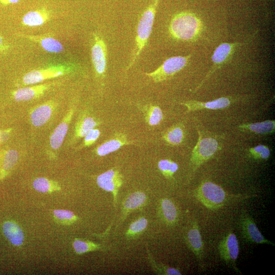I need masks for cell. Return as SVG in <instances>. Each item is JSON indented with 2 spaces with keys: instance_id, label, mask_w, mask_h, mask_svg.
I'll return each instance as SVG.
<instances>
[{
  "instance_id": "31",
  "label": "cell",
  "mask_w": 275,
  "mask_h": 275,
  "mask_svg": "<svg viewBox=\"0 0 275 275\" xmlns=\"http://www.w3.org/2000/svg\"><path fill=\"white\" fill-rule=\"evenodd\" d=\"M73 246L75 252L78 254H82L98 248L97 245L80 240H75Z\"/></svg>"
},
{
  "instance_id": "34",
  "label": "cell",
  "mask_w": 275,
  "mask_h": 275,
  "mask_svg": "<svg viewBox=\"0 0 275 275\" xmlns=\"http://www.w3.org/2000/svg\"><path fill=\"white\" fill-rule=\"evenodd\" d=\"M99 129L93 128L84 137V146H89L94 144L100 136Z\"/></svg>"
},
{
  "instance_id": "14",
  "label": "cell",
  "mask_w": 275,
  "mask_h": 275,
  "mask_svg": "<svg viewBox=\"0 0 275 275\" xmlns=\"http://www.w3.org/2000/svg\"><path fill=\"white\" fill-rule=\"evenodd\" d=\"M22 37L38 44L45 51L51 53H60L64 50L62 43L49 35H32L21 34Z\"/></svg>"
},
{
  "instance_id": "27",
  "label": "cell",
  "mask_w": 275,
  "mask_h": 275,
  "mask_svg": "<svg viewBox=\"0 0 275 275\" xmlns=\"http://www.w3.org/2000/svg\"><path fill=\"white\" fill-rule=\"evenodd\" d=\"M158 168L167 178H171L178 169L177 163L170 159H162L158 163Z\"/></svg>"
},
{
  "instance_id": "29",
  "label": "cell",
  "mask_w": 275,
  "mask_h": 275,
  "mask_svg": "<svg viewBox=\"0 0 275 275\" xmlns=\"http://www.w3.org/2000/svg\"><path fill=\"white\" fill-rule=\"evenodd\" d=\"M148 225L147 219L144 217H140L132 222L129 226L126 233L128 237H133L144 231Z\"/></svg>"
},
{
  "instance_id": "2",
  "label": "cell",
  "mask_w": 275,
  "mask_h": 275,
  "mask_svg": "<svg viewBox=\"0 0 275 275\" xmlns=\"http://www.w3.org/2000/svg\"><path fill=\"white\" fill-rule=\"evenodd\" d=\"M203 30L204 25L201 18L196 14L188 11L176 14L169 26L171 37L182 41H196Z\"/></svg>"
},
{
  "instance_id": "3",
  "label": "cell",
  "mask_w": 275,
  "mask_h": 275,
  "mask_svg": "<svg viewBox=\"0 0 275 275\" xmlns=\"http://www.w3.org/2000/svg\"><path fill=\"white\" fill-rule=\"evenodd\" d=\"M159 2V0H153L152 3L146 8L140 18L136 29L135 47L127 67V70L133 65L148 42L152 32Z\"/></svg>"
},
{
  "instance_id": "33",
  "label": "cell",
  "mask_w": 275,
  "mask_h": 275,
  "mask_svg": "<svg viewBox=\"0 0 275 275\" xmlns=\"http://www.w3.org/2000/svg\"><path fill=\"white\" fill-rule=\"evenodd\" d=\"M154 264V268L159 274L166 275H181V272L176 268L163 264Z\"/></svg>"
},
{
  "instance_id": "23",
  "label": "cell",
  "mask_w": 275,
  "mask_h": 275,
  "mask_svg": "<svg viewBox=\"0 0 275 275\" xmlns=\"http://www.w3.org/2000/svg\"><path fill=\"white\" fill-rule=\"evenodd\" d=\"M160 211L164 222L169 225L174 224L178 218V212L174 203L167 198L160 201Z\"/></svg>"
},
{
  "instance_id": "7",
  "label": "cell",
  "mask_w": 275,
  "mask_h": 275,
  "mask_svg": "<svg viewBox=\"0 0 275 275\" xmlns=\"http://www.w3.org/2000/svg\"><path fill=\"white\" fill-rule=\"evenodd\" d=\"M73 66L71 64H60L33 70L23 76L22 82L26 85L36 84L46 79L62 76L71 72Z\"/></svg>"
},
{
  "instance_id": "37",
  "label": "cell",
  "mask_w": 275,
  "mask_h": 275,
  "mask_svg": "<svg viewBox=\"0 0 275 275\" xmlns=\"http://www.w3.org/2000/svg\"><path fill=\"white\" fill-rule=\"evenodd\" d=\"M9 137L8 134L4 131H0V142H4L7 140Z\"/></svg>"
},
{
  "instance_id": "12",
  "label": "cell",
  "mask_w": 275,
  "mask_h": 275,
  "mask_svg": "<svg viewBox=\"0 0 275 275\" xmlns=\"http://www.w3.org/2000/svg\"><path fill=\"white\" fill-rule=\"evenodd\" d=\"M185 240L188 248L201 264L204 256V243L202 240L199 226L196 221L190 226L185 235Z\"/></svg>"
},
{
  "instance_id": "20",
  "label": "cell",
  "mask_w": 275,
  "mask_h": 275,
  "mask_svg": "<svg viewBox=\"0 0 275 275\" xmlns=\"http://www.w3.org/2000/svg\"><path fill=\"white\" fill-rule=\"evenodd\" d=\"M52 106L46 103L36 107L31 113L30 118L32 124L39 127L45 124L51 117Z\"/></svg>"
},
{
  "instance_id": "10",
  "label": "cell",
  "mask_w": 275,
  "mask_h": 275,
  "mask_svg": "<svg viewBox=\"0 0 275 275\" xmlns=\"http://www.w3.org/2000/svg\"><path fill=\"white\" fill-rule=\"evenodd\" d=\"M107 51V46L103 39L94 34L91 47V59L95 72L99 76H103L106 71Z\"/></svg>"
},
{
  "instance_id": "21",
  "label": "cell",
  "mask_w": 275,
  "mask_h": 275,
  "mask_svg": "<svg viewBox=\"0 0 275 275\" xmlns=\"http://www.w3.org/2000/svg\"><path fill=\"white\" fill-rule=\"evenodd\" d=\"M184 138V127L181 123H178L170 127L162 135L163 140L171 146L180 145Z\"/></svg>"
},
{
  "instance_id": "17",
  "label": "cell",
  "mask_w": 275,
  "mask_h": 275,
  "mask_svg": "<svg viewBox=\"0 0 275 275\" xmlns=\"http://www.w3.org/2000/svg\"><path fill=\"white\" fill-rule=\"evenodd\" d=\"M50 12L45 8L31 11L25 13L22 18V24L24 26L34 27L41 26L51 18Z\"/></svg>"
},
{
  "instance_id": "4",
  "label": "cell",
  "mask_w": 275,
  "mask_h": 275,
  "mask_svg": "<svg viewBox=\"0 0 275 275\" xmlns=\"http://www.w3.org/2000/svg\"><path fill=\"white\" fill-rule=\"evenodd\" d=\"M198 139L190 159V175L195 173L204 163L213 157L220 149L215 136L207 132L198 130Z\"/></svg>"
},
{
  "instance_id": "11",
  "label": "cell",
  "mask_w": 275,
  "mask_h": 275,
  "mask_svg": "<svg viewBox=\"0 0 275 275\" xmlns=\"http://www.w3.org/2000/svg\"><path fill=\"white\" fill-rule=\"evenodd\" d=\"M241 97H222L215 100L202 102L195 100H187L181 103V104L185 106L189 112L208 109H219L227 108L231 104L241 100Z\"/></svg>"
},
{
  "instance_id": "36",
  "label": "cell",
  "mask_w": 275,
  "mask_h": 275,
  "mask_svg": "<svg viewBox=\"0 0 275 275\" xmlns=\"http://www.w3.org/2000/svg\"><path fill=\"white\" fill-rule=\"evenodd\" d=\"M20 0H0V3L4 5L14 4L17 3Z\"/></svg>"
},
{
  "instance_id": "32",
  "label": "cell",
  "mask_w": 275,
  "mask_h": 275,
  "mask_svg": "<svg viewBox=\"0 0 275 275\" xmlns=\"http://www.w3.org/2000/svg\"><path fill=\"white\" fill-rule=\"evenodd\" d=\"M33 185L36 190L41 193H46L50 188V181L47 179L43 177L35 179Z\"/></svg>"
},
{
  "instance_id": "6",
  "label": "cell",
  "mask_w": 275,
  "mask_h": 275,
  "mask_svg": "<svg viewBox=\"0 0 275 275\" xmlns=\"http://www.w3.org/2000/svg\"><path fill=\"white\" fill-rule=\"evenodd\" d=\"M191 57L192 54L190 53L186 56L171 57L156 70L150 73H146V75L155 82L170 79L187 66Z\"/></svg>"
},
{
  "instance_id": "28",
  "label": "cell",
  "mask_w": 275,
  "mask_h": 275,
  "mask_svg": "<svg viewBox=\"0 0 275 275\" xmlns=\"http://www.w3.org/2000/svg\"><path fill=\"white\" fill-rule=\"evenodd\" d=\"M249 155L256 160H266L270 155L269 148L264 145H259L248 149Z\"/></svg>"
},
{
  "instance_id": "30",
  "label": "cell",
  "mask_w": 275,
  "mask_h": 275,
  "mask_svg": "<svg viewBox=\"0 0 275 275\" xmlns=\"http://www.w3.org/2000/svg\"><path fill=\"white\" fill-rule=\"evenodd\" d=\"M18 153L14 150H9L5 156L3 168L6 170L11 169L17 162L18 159Z\"/></svg>"
},
{
  "instance_id": "22",
  "label": "cell",
  "mask_w": 275,
  "mask_h": 275,
  "mask_svg": "<svg viewBox=\"0 0 275 275\" xmlns=\"http://www.w3.org/2000/svg\"><path fill=\"white\" fill-rule=\"evenodd\" d=\"M3 233L10 242L15 245L22 244L24 235L21 228L16 224L11 222H5L3 226Z\"/></svg>"
},
{
  "instance_id": "38",
  "label": "cell",
  "mask_w": 275,
  "mask_h": 275,
  "mask_svg": "<svg viewBox=\"0 0 275 275\" xmlns=\"http://www.w3.org/2000/svg\"><path fill=\"white\" fill-rule=\"evenodd\" d=\"M3 40L1 36H0V47L3 45Z\"/></svg>"
},
{
  "instance_id": "1",
  "label": "cell",
  "mask_w": 275,
  "mask_h": 275,
  "mask_svg": "<svg viewBox=\"0 0 275 275\" xmlns=\"http://www.w3.org/2000/svg\"><path fill=\"white\" fill-rule=\"evenodd\" d=\"M194 194L195 197L204 206L212 210L252 197V195L229 194L221 186L209 181L202 182Z\"/></svg>"
},
{
  "instance_id": "9",
  "label": "cell",
  "mask_w": 275,
  "mask_h": 275,
  "mask_svg": "<svg viewBox=\"0 0 275 275\" xmlns=\"http://www.w3.org/2000/svg\"><path fill=\"white\" fill-rule=\"evenodd\" d=\"M239 224L242 236L247 242L274 245V243L264 237L253 217L248 213L243 212L241 214Z\"/></svg>"
},
{
  "instance_id": "26",
  "label": "cell",
  "mask_w": 275,
  "mask_h": 275,
  "mask_svg": "<svg viewBox=\"0 0 275 275\" xmlns=\"http://www.w3.org/2000/svg\"><path fill=\"white\" fill-rule=\"evenodd\" d=\"M97 124L95 119L91 117H87L81 119L77 124L75 135L77 137H84L91 129Z\"/></svg>"
},
{
  "instance_id": "25",
  "label": "cell",
  "mask_w": 275,
  "mask_h": 275,
  "mask_svg": "<svg viewBox=\"0 0 275 275\" xmlns=\"http://www.w3.org/2000/svg\"><path fill=\"white\" fill-rule=\"evenodd\" d=\"M163 119V113L157 105H150L147 107L145 112V120L148 125H158Z\"/></svg>"
},
{
  "instance_id": "16",
  "label": "cell",
  "mask_w": 275,
  "mask_h": 275,
  "mask_svg": "<svg viewBox=\"0 0 275 275\" xmlns=\"http://www.w3.org/2000/svg\"><path fill=\"white\" fill-rule=\"evenodd\" d=\"M130 144L126 135L119 133L99 145L96 148V152L98 155L103 156L118 150L124 145Z\"/></svg>"
},
{
  "instance_id": "5",
  "label": "cell",
  "mask_w": 275,
  "mask_h": 275,
  "mask_svg": "<svg viewBox=\"0 0 275 275\" xmlns=\"http://www.w3.org/2000/svg\"><path fill=\"white\" fill-rule=\"evenodd\" d=\"M250 42L249 39L243 42L223 43L219 45L214 50L211 57L212 66L201 81L195 89L194 92H196L199 90L216 71L229 63L232 60L234 53L238 48Z\"/></svg>"
},
{
  "instance_id": "13",
  "label": "cell",
  "mask_w": 275,
  "mask_h": 275,
  "mask_svg": "<svg viewBox=\"0 0 275 275\" xmlns=\"http://www.w3.org/2000/svg\"><path fill=\"white\" fill-rule=\"evenodd\" d=\"M97 183L101 188L111 192L116 201L119 189L123 184V178L118 171L111 169L98 176Z\"/></svg>"
},
{
  "instance_id": "24",
  "label": "cell",
  "mask_w": 275,
  "mask_h": 275,
  "mask_svg": "<svg viewBox=\"0 0 275 275\" xmlns=\"http://www.w3.org/2000/svg\"><path fill=\"white\" fill-rule=\"evenodd\" d=\"M146 195L142 191H135L130 194L123 203L125 213L143 206L147 201Z\"/></svg>"
},
{
  "instance_id": "15",
  "label": "cell",
  "mask_w": 275,
  "mask_h": 275,
  "mask_svg": "<svg viewBox=\"0 0 275 275\" xmlns=\"http://www.w3.org/2000/svg\"><path fill=\"white\" fill-rule=\"evenodd\" d=\"M52 85V83L44 84L20 88L14 91L13 95L17 101H28L42 95Z\"/></svg>"
},
{
  "instance_id": "35",
  "label": "cell",
  "mask_w": 275,
  "mask_h": 275,
  "mask_svg": "<svg viewBox=\"0 0 275 275\" xmlns=\"http://www.w3.org/2000/svg\"><path fill=\"white\" fill-rule=\"evenodd\" d=\"M54 216L60 219H73L75 216L73 213L66 210H55L53 211Z\"/></svg>"
},
{
  "instance_id": "8",
  "label": "cell",
  "mask_w": 275,
  "mask_h": 275,
  "mask_svg": "<svg viewBox=\"0 0 275 275\" xmlns=\"http://www.w3.org/2000/svg\"><path fill=\"white\" fill-rule=\"evenodd\" d=\"M220 258L227 265L237 272H239L236 266L239 248L237 236L232 232L229 233L218 244Z\"/></svg>"
},
{
  "instance_id": "19",
  "label": "cell",
  "mask_w": 275,
  "mask_h": 275,
  "mask_svg": "<svg viewBox=\"0 0 275 275\" xmlns=\"http://www.w3.org/2000/svg\"><path fill=\"white\" fill-rule=\"evenodd\" d=\"M74 111L70 110L64 120L55 128L50 138V145L54 149H59L62 145L67 134L69 123L72 118Z\"/></svg>"
},
{
  "instance_id": "18",
  "label": "cell",
  "mask_w": 275,
  "mask_h": 275,
  "mask_svg": "<svg viewBox=\"0 0 275 275\" xmlns=\"http://www.w3.org/2000/svg\"><path fill=\"white\" fill-rule=\"evenodd\" d=\"M238 128L242 132L260 135L269 134L274 132L275 121L267 120L259 122L243 123L238 125Z\"/></svg>"
}]
</instances>
